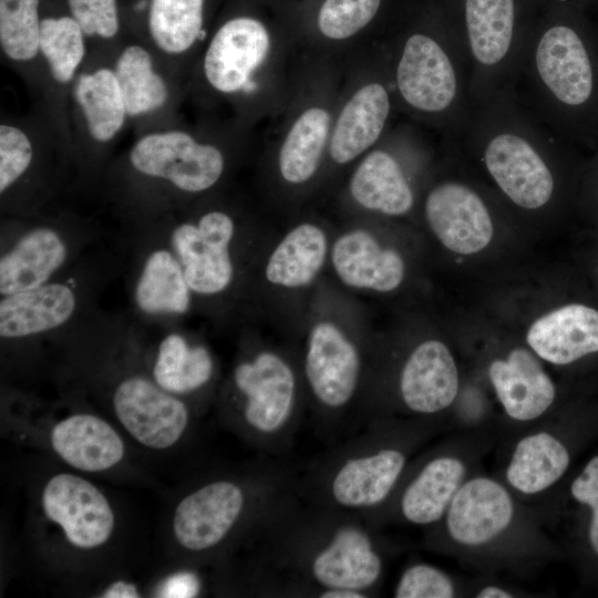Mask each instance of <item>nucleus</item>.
Returning a JSON list of instances; mask_svg holds the SVG:
<instances>
[{
    "label": "nucleus",
    "instance_id": "13",
    "mask_svg": "<svg viewBox=\"0 0 598 598\" xmlns=\"http://www.w3.org/2000/svg\"><path fill=\"white\" fill-rule=\"evenodd\" d=\"M361 361L353 342L330 321L316 323L309 333L305 373L317 400L337 409L352 398L360 377Z\"/></svg>",
    "mask_w": 598,
    "mask_h": 598
},
{
    "label": "nucleus",
    "instance_id": "15",
    "mask_svg": "<svg viewBox=\"0 0 598 598\" xmlns=\"http://www.w3.org/2000/svg\"><path fill=\"white\" fill-rule=\"evenodd\" d=\"M81 289L71 280L54 278L39 287L0 299V337L23 339L54 331L75 317Z\"/></svg>",
    "mask_w": 598,
    "mask_h": 598
},
{
    "label": "nucleus",
    "instance_id": "10",
    "mask_svg": "<svg viewBox=\"0 0 598 598\" xmlns=\"http://www.w3.org/2000/svg\"><path fill=\"white\" fill-rule=\"evenodd\" d=\"M234 383L245 396L244 416L257 432H278L289 420L296 396L290 365L277 353L261 351L234 370Z\"/></svg>",
    "mask_w": 598,
    "mask_h": 598
},
{
    "label": "nucleus",
    "instance_id": "22",
    "mask_svg": "<svg viewBox=\"0 0 598 598\" xmlns=\"http://www.w3.org/2000/svg\"><path fill=\"white\" fill-rule=\"evenodd\" d=\"M391 106L390 91L382 82L359 89L336 121L329 145L331 158L346 164L371 147L385 128Z\"/></svg>",
    "mask_w": 598,
    "mask_h": 598
},
{
    "label": "nucleus",
    "instance_id": "37",
    "mask_svg": "<svg viewBox=\"0 0 598 598\" xmlns=\"http://www.w3.org/2000/svg\"><path fill=\"white\" fill-rule=\"evenodd\" d=\"M382 0H324L318 28L328 39L344 40L365 28L377 16Z\"/></svg>",
    "mask_w": 598,
    "mask_h": 598
},
{
    "label": "nucleus",
    "instance_id": "20",
    "mask_svg": "<svg viewBox=\"0 0 598 598\" xmlns=\"http://www.w3.org/2000/svg\"><path fill=\"white\" fill-rule=\"evenodd\" d=\"M488 375L505 412L514 420H534L554 402L550 378L526 349H514L505 360H494Z\"/></svg>",
    "mask_w": 598,
    "mask_h": 598
},
{
    "label": "nucleus",
    "instance_id": "6",
    "mask_svg": "<svg viewBox=\"0 0 598 598\" xmlns=\"http://www.w3.org/2000/svg\"><path fill=\"white\" fill-rule=\"evenodd\" d=\"M235 234L233 217L217 209L171 228L166 243L179 260L194 296L214 297L231 285L235 266L230 246Z\"/></svg>",
    "mask_w": 598,
    "mask_h": 598
},
{
    "label": "nucleus",
    "instance_id": "28",
    "mask_svg": "<svg viewBox=\"0 0 598 598\" xmlns=\"http://www.w3.org/2000/svg\"><path fill=\"white\" fill-rule=\"evenodd\" d=\"M73 96L95 142L109 143L123 128L128 115L113 69L81 73L74 81Z\"/></svg>",
    "mask_w": 598,
    "mask_h": 598
},
{
    "label": "nucleus",
    "instance_id": "8",
    "mask_svg": "<svg viewBox=\"0 0 598 598\" xmlns=\"http://www.w3.org/2000/svg\"><path fill=\"white\" fill-rule=\"evenodd\" d=\"M45 516L58 524L70 544L91 549L107 542L114 514L104 494L89 481L70 474L52 476L42 493Z\"/></svg>",
    "mask_w": 598,
    "mask_h": 598
},
{
    "label": "nucleus",
    "instance_id": "2",
    "mask_svg": "<svg viewBox=\"0 0 598 598\" xmlns=\"http://www.w3.org/2000/svg\"><path fill=\"white\" fill-rule=\"evenodd\" d=\"M456 141L478 157L517 207L538 210L551 203L558 185L555 162L568 143L542 123L514 90L472 104Z\"/></svg>",
    "mask_w": 598,
    "mask_h": 598
},
{
    "label": "nucleus",
    "instance_id": "29",
    "mask_svg": "<svg viewBox=\"0 0 598 598\" xmlns=\"http://www.w3.org/2000/svg\"><path fill=\"white\" fill-rule=\"evenodd\" d=\"M464 474L465 466L458 458L441 456L429 462L403 493V516L417 525L439 520L460 488Z\"/></svg>",
    "mask_w": 598,
    "mask_h": 598
},
{
    "label": "nucleus",
    "instance_id": "45",
    "mask_svg": "<svg viewBox=\"0 0 598 598\" xmlns=\"http://www.w3.org/2000/svg\"><path fill=\"white\" fill-rule=\"evenodd\" d=\"M477 597L478 598H511L512 595L499 587L488 586V587L483 588L478 592Z\"/></svg>",
    "mask_w": 598,
    "mask_h": 598
},
{
    "label": "nucleus",
    "instance_id": "23",
    "mask_svg": "<svg viewBox=\"0 0 598 598\" xmlns=\"http://www.w3.org/2000/svg\"><path fill=\"white\" fill-rule=\"evenodd\" d=\"M193 296L167 243L152 248L142 260L133 288L137 311L152 318L181 317L190 310Z\"/></svg>",
    "mask_w": 598,
    "mask_h": 598
},
{
    "label": "nucleus",
    "instance_id": "41",
    "mask_svg": "<svg viewBox=\"0 0 598 598\" xmlns=\"http://www.w3.org/2000/svg\"><path fill=\"white\" fill-rule=\"evenodd\" d=\"M570 492L576 501L588 505L592 511L589 540L598 555V456L588 462L580 475L573 482Z\"/></svg>",
    "mask_w": 598,
    "mask_h": 598
},
{
    "label": "nucleus",
    "instance_id": "27",
    "mask_svg": "<svg viewBox=\"0 0 598 598\" xmlns=\"http://www.w3.org/2000/svg\"><path fill=\"white\" fill-rule=\"evenodd\" d=\"M328 254L327 235L312 223H302L288 231L270 254L265 276L282 288L310 285L322 269Z\"/></svg>",
    "mask_w": 598,
    "mask_h": 598
},
{
    "label": "nucleus",
    "instance_id": "12",
    "mask_svg": "<svg viewBox=\"0 0 598 598\" xmlns=\"http://www.w3.org/2000/svg\"><path fill=\"white\" fill-rule=\"evenodd\" d=\"M270 49L266 27L255 18L237 17L225 22L212 38L203 69L209 85L225 94L245 89Z\"/></svg>",
    "mask_w": 598,
    "mask_h": 598
},
{
    "label": "nucleus",
    "instance_id": "26",
    "mask_svg": "<svg viewBox=\"0 0 598 598\" xmlns=\"http://www.w3.org/2000/svg\"><path fill=\"white\" fill-rule=\"evenodd\" d=\"M404 465V454L394 448L350 458L334 474L332 497L348 508L375 506L388 497Z\"/></svg>",
    "mask_w": 598,
    "mask_h": 598
},
{
    "label": "nucleus",
    "instance_id": "32",
    "mask_svg": "<svg viewBox=\"0 0 598 598\" xmlns=\"http://www.w3.org/2000/svg\"><path fill=\"white\" fill-rule=\"evenodd\" d=\"M330 130L329 113L318 106L303 111L279 151L278 166L290 184L308 182L317 172Z\"/></svg>",
    "mask_w": 598,
    "mask_h": 598
},
{
    "label": "nucleus",
    "instance_id": "42",
    "mask_svg": "<svg viewBox=\"0 0 598 598\" xmlns=\"http://www.w3.org/2000/svg\"><path fill=\"white\" fill-rule=\"evenodd\" d=\"M200 589V582L196 575L187 571L169 576L161 585L158 596L165 598L195 597Z\"/></svg>",
    "mask_w": 598,
    "mask_h": 598
},
{
    "label": "nucleus",
    "instance_id": "19",
    "mask_svg": "<svg viewBox=\"0 0 598 598\" xmlns=\"http://www.w3.org/2000/svg\"><path fill=\"white\" fill-rule=\"evenodd\" d=\"M406 406L432 414L450 406L458 391V372L447 347L437 340L419 344L408 358L400 378Z\"/></svg>",
    "mask_w": 598,
    "mask_h": 598
},
{
    "label": "nucleus",
    "instance_id": "36",
    "mask_svg": "<svg viewBox=\"0 0 598 598\" xmlns=\"http://www.w3.org/2000/svg\"><path fill=\"white\" fill-rule=\"evenodd\" d=\"M40 0H0V45L14 62L32 61L40 53Z\"/></svg>",
    "mask_w": 598,
    "mask_h": 598
},
{
    "label": "nucleus",
    "instance_id": "44",
    "mask_svg": "<svg viewBox=\"0 0 598 598\" xmlns=\"http://www.w3.org/2000/svg\"><path fill=\"white\" fill-rule=\"evenodd\" d=\"M320 597L324 598H362V591L344 588H328L323 589Z\"/></svg>",
    "mask_w": 598,
    "mask_h": 598
},
{
    "label": "nucleus",
    "instance_id": "33",
    "mask_svg": "<svg viewBox=\"0 0 598 598\" xmlns=\"http://www.w3.org/2000/svg\"><path fill=\"white\" fill-rule=\"evenodd\" d=\"M113 70L128 117L150 114L167 102V83L155 70L151 53L142 45L125 47Z\"/></svg>",
    "mask_w": 598,
    "mask_h": 598
},
{
    "label": "nucleus",
    "instance_id": "7",
    "mask_svg": "<svg viewBox=\"0 0 598 598\" xmlns=\"http://www.w3.org/2000/svg\"><path fill=\"white\" fill-rule=\"evenodd\" d=\"M114 412L124 429L142 445L164 450L173 446L188 424V410L152 379L133 374L113 392Z\"/></svg>",
    "mask_w": 598,
    "mask_h": 598
},
{
    "label": "nucleus",
    "instance_id": "14",
    "mask_svg": "<svg viewBox=\"0 0 598 598\" xmlns=\"http://www.w3.org/2000/svg\"><path fill=\"white\" fill-rule=\"evenodd\" d=\"M243 488L230 481H215L184 497L177 505L173 530L178 544L193 551L220 543L241 515Z\"/></svg>",
    "mask_w": 598,
    "mask_h": 598
},
{
    "label": "nucleus",
    "instance_id": "46",
    "mask_svg": "<svg viewBox=\"0 0 598 598\" xmlns=\"http://www.w3.org/2000/svg\"><path fill=\"white\" fill-rule=\"evenodd\" d=\"M576 3H578L580 7L584 6V2L585 1H588V0H574Z\"/></svg>",
    "mask_w": 598,
    "mask_h": 598
},
{
    "label": "nucleus",
    "instance_id": "25",
    "mask_svg": "<svg viewBox=\"0 0 598 598\" xmlns=\"http://www.w3.org/2000/svg\"><path fill=\"white\" fill-rule=\"evenodd\" d=\"M350 195L361 207L388 216H402L414 205V192L396 154L370 152L353 172Z\"/></svg>",
    "mask_w": 598,
    "mask_h": 598
},
{
    "label": "nucleus",
    "instance_id": "3",
    "mask_svg": "<svg viewBox=\"0 0 598 598\" xmlns=\"http://www.w3.org/2000/svg\"><path fill=\"white\" fill-rule=\"evenodd\" d=\"M393 81L411 112L435 123L448 140L456 141L472 106L470 66L447 12L436 29L412 30L403 38Z\"/></svg>",
    "mask_w": 598,
    "mask_h": 598
},
{
    "label": "nucleus",
    "instance_id": "1",
    "mask_svg": "<svg viewBox=\"0 0 598 598\" xmlns=\"http://www.w3.org/2000/svg\"><path fill=\"white\" fill-rule=\"evenodd\" d=\"M513 90L566 143L598 146V33L582 7L574 0H546Z\"/></svg>",
    "mask_w": 598,
    "mask_h": 598
},
{
    "label": "nucleus",
    "instance_id": "4",
    "mask_svg": "<svg viewBox=\"0 0 598 598\" xmlns=\"http://www.w3.org/2000/svg\"><path fill=\"white\" fill-rule=\"evenodd\" d=\"M546 0H452L447 10L470 66L471 103L513 90L528 34Z\"/></svg>",
    "mask_w": 598,
    "mask_h": 598
},
{
    "label": "nucleus",
    "instance_id": "40",
    "mask_svg": "<svg viewBox=\"0 0 598 598\" xmlns=\"http://www.w3.org/2000/svg\"><path fill=\"white\" fill-rule=\"evenodd\" d=\"M71 17L86 37L112 39L120 27L115 0H68Z\"/></svg>",
    "mask_w": 598,
    "mask_h": 598
},
{
    "label": "nucleus",
    "instance_id": "31",
    "mask_svg": "<svg viewBox=\"0 0 598 598\" xmlns=\"http://www.w3.org/2000/svg\"><path fill=\"white\" fill-rule=\"evenodd\" d=\"M214 361L209 350L190 343L178 332L166 334L158 343L152 369L153 380L172 394H185L209 382Z\"/></svg>",
    "mask_w": 598,
    "mask_h": 598
},
{
    "label": "nucleus",
    "instance_id": "5",
    "mask_svg": "<svg viewBox=\"0 0 598 598\" xmlns=\"http://www.w3.org/2000/svg\"><path fill=\"white\" fill-rule=\"evenodd\" d=\"M128 162L138 174L188 194L208 190L225 169L219 148L178 130L143 135L132 145Z\"/></svg>",
    "mask_w": 598,
    "mask_h": 598
},
{
    "label": "nucleus",
    "instance_id": "9",
    "mask_svg": "<svg viewBox=\"0 0 598 598\" xmlns=\"http://www.w3.org/2000/svg\"><path fill=\"white\" fill-rule=\"evenodd\" d=\"M424 215L433 234L454 252H478L493 238L494 225L486 200L467 183L436 184L425 197Z\"/></svg>",
    "mask_w": 598,
    "mask_h": 598
},
{
    "label": "nucleus",
    "instance_id": "21",
    "mask_svg": "<svg viewBox=\"0 0 598 598\" xmlns=\"http://www.w3.org/2000/svg\"><path fill=\"white\" fill-rule=\"evenodd\" d=\"M526 339L545 361L571 363L598 351V310L581 303L560 307L537 319Z\"/></svg>",
    "mask_w": 598,
    "mask_h": 598
},
{
    "label": "nucleus",
    "instance_id": "11",
    "mask_svg": "<svg viewBox=\"0 0 598 598\" xmlns=\"http://www.w3.org/2000/svg\"><path fill=\"white\" fill-rule=\"evenodd\" d=\"M71 237L49 224L29 227L2 247L0 296L25 291L58 277L73 255Z\"/></svg>",
    "mask_w": 598,
    "mask_h": 598
},
{
    "label": "nucleus",
    "instance_id": "39",
    "mask_svg": "<svg viewBox=\"0 0 598 598\" xmlns=\"http://www.w3.org/2000/svg\"><path fill=\"white\" fill-rule=\"evenodd\" d=\"M394 596L396 598H451L454 596L452 580L440 569L419 564L409 567L401 576Z\"/></svg>",
    "mask_w": 598,
    "mask_h": 598
},
{
    "label": "nucleus",
    "instance_id": "18",
    "mask_svg": "<svg viewBox=\"0 0 598 598\" xmlns=\"http://www.w3.org/2000/svg\"><path fill=\"white\" fill-rule=\"evenodd\" d=\"M381 570V558L370 537L354 525L340 527L310 564L311 576L324 589L363 591L377 582Z\"/></svg>",
    "mask_w": 598,
    "mask_h": 598
},
{
    "label": "nucleus",
    "instance_id": "17",
    "mask_svg": "<svg viewBox=\"0 0 598 598\" xmlns=\"http://www.w3.org/2000/svg\"><path fill=\"white\" fill-rule=\"evenodd\" d=\"M330 257L336 275L350 288L389 292L404 278L401 255L381 245L365 229H352L339 236Z\"/></svg>",
    "mask_w": 598,
    "mask_h": 598
},
{
    "label": "nucleus",
    "instance_id": "43",
    "mask_svg": "<svg viewBox=\"0 0 598 598\" xmlns=\"http://www.w3.org/2000/svg\"><path fill=\"white\" fill-rule=\"evenodd\" d=\"M104 598H137L138 590L135 585L126 581L113 582L102 595Z\"/></svg>",
    "mask_w": 598,
    "mask_h": 598
},
{
    "label": "nucleus",
    "instance_id": "30",
    "mask_svg": "<svg viewBox=\"0 0 598 598\" xmlns=\"http://www.w3.org/2000/svg\"><path fill=\"white\" fill-rule=\"evenodd\" d=\"M569 453L549 433L539 432L522 439L506 470L512 487L524 494H536L556 483L567 471Z\"/></svg>",
    "mask_w": 598,
    "mask_h": 598
},
{
    "label": "nucleus",
    "instance_id": "24",
    "mask_svg": "<svg viewBox=\"0 0 598 598\" xmlns=\"http://www.w3.org/2000/svg\"><path fill=\"white\" fill-rule=\"evenodd\" d=\"M51 445L70 466L102 472L118 464L125 453L117 432L103 419L87 413L70 415L51 431Z\"/></svg>",
    "mask_w": 598,
    "mask_h": 598
},
{
    "label": "nucleus",
    "instance_id": "47",
    "mask_svg": "<svg viewBox=\"0 0 598 598\" xmlns=\"http://www.w3.org/2000/svg\"><path fill=\"white\" fill-rule=\"evenodd\" d=\"M598 147V146H597ZM597 162H598V153H597V157H596Z\"/></svg>",
    "mask_w": 598,
    "mask_h": 598
},
{
    "label": "nucleus",
    "instance_id": "38",
    "mask_svg": "<svg viewBox=\"0 0 598 598\" xmlns=\"http://www.w3.org/2000/svg\"><path fill=\"white\" fill-rule=\"evenodd\" d=\"M33 161V146L18 126L0 125V193L7 194L27 174Z\"/></svg>",
    "mask_w": 598,
    "mask_h": 598
},
{
    "label": "nucleus",
    "instance_id": "16",
    "mask_svg": "<svg viewBox=\"0 0 598 598\" xmlns=\"http://www.w3.org/2000/svg\"><path fill=\"white\" fill-rule=\"evenodd\" d=\"M514 513L512 498L494 480L475 477L460 486L446 515L451 537L460 544H485L509 525Z\"/></svg>",
    "mask_w": 598,
    "mask_h": 598
},
{
    "label": "nucleus",
    "instance_id": "34",
    "mask_svg": "<svg viewBox=\"0 0 598 598\" xmlns=\"http://www.w3.org/2000/svg\"><path fill=\"white\" fill-rule=\"evenodd\" d=\"M204 0H152L148 30L155 45L168 55L188 51L203 32Z\"/></svg>",
    "mask_w": 598,
    "mask_h": 598
},
{
    "label": "nucleus",
    "instance_id": "35",
    "mask_svg": "<svg viewBox=\"0 0 598 598\" xmlns=\"http://www.w3.org/2000/svg\"><path fill=\"white\" fill-rule=\"evenodd\" d=\"M84 39L83 30L72 17L41 20L40 53L55 82L68 84L74 80L86 52Z\"/></svg>",
    "mask_w": 598,
    "mask_h": 598
}]
</instances>
